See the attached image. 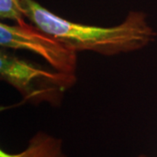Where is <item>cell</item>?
Returning a JSON list of instances; mask_svg holds the SVG:
<instances>
[{"label":"cell","mask_w":157,"mask_h":157,"mask_svg":"<svg viewBox=\"0 0 157 157\" xmlns=\"http://www.w3.org/2000/svg\"><path fill=\"white\" fill-rule=\"evenodd\" d=\"M23 11L29 22L77 53L85 51L105 56L128 53L146 47L157 35L146 14L140 11H130L121 24L108 27L73 22L35 0H24Z\"/></svg>","instance_id":"1"},{"label":"cell","mask_w":157,"mask_h":157,"mask_svg":"<svg viewBox=\"0 0 157 157\" xmlns=\"http://www.w3.org/2000/svg\"><path fill=\"white\" fill-rule=\"evenodd\" d=\"M0 78L22 96V101L59 107L64 95L77 81L75 73L48 69L42 65L1 51Z\"/></svg>","instance_id":"2"},{"label":"cell","mask_w":157,"mask_h":157,"mask_svg":"<svg viewBox=\"0 0 157 157\" xmlns=\"http://www.w3.org/2000/svg\"><path fill=\"white\" fill-rule=\"evenodd\" d=\"M0 45L4 49L28 51L41 57L58 72H76L77 52L25 20L13 25L0 23Z\"/></svg>","instance_id":"3"},{"label":"cell","mask_w":157,"mask_h":157,"mask_svg":"<svg viewBox=\"0 0 157 157\" xmlns=\"http://www.w3.org/2000/svg\"><path fill=\"white\" fill-rule=\"evenodd\" d=\"M0 157H67L63 151L61 139L39 131L28 142L25 149L18 153H9L0 149Z\"/></svg>","instance_id":"4"},{"label":"cell","mask_w":157,"mask_h":157,"mask_svg":"<svg viewBox=\"0 0 157 157\" xmlns=\"http://www.w3.org/2000/svg\"><path fill=\"white\" fill-rule=\"evenodd\" d=\"M23 2L24 0H0V18L14 23L25 20Z\"/></svg>","instance_id":"5"},{"label":"cell","mask_w":157,"mask_h":157,"mask_svg":"<svg viewBox=\"0 0 157 157\" xmlns=\"http://www.w3.org/2000/svg\"><path fill=\"white\" fill-rule=\"evenodd\" d=\"M139 157H148V156H147V155H139Z\"/></svg>","instance_id":"6"}]
</instances>
